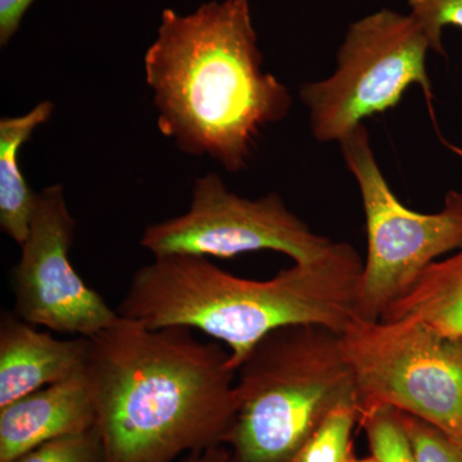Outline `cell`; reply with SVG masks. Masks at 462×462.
<instances>
[{
	"instance_id": "cell-1",
	"label": "cell",
	"mask_w": 462,
	"mask_h": 462,
	"mask_svg": "<svg viewBox=\"0 0 462 462\" xmlns=\"http://www.w3.org/2000/svg\"><path fill=\"white\" fill-rule=\"evenodd\" d=\"M84 373L103 462H173L225 446L236 415L229 351L123 316L91 337Z\"/></svg>"
},
{
	"instance_id": "cell-2",
	"label": "cell",
	"mask_w": 462,
	"mask_h": 462,
	"mask_svg": "<svg viewBox=\"0 0 462 462\" xmlns=\"http://www.w3.org/2000/svg\"><path fill=\"white\" fill-rule=\"evenodd\" d=\"M263 63L248 0H215L188 16L165 9L144 56L161 134L182 153L242 171L261 132L291 107Z\"/></svg>"
},
{
	"instance_id": "cell-3",
	"label": "cell",
	"mask_w": 462,
	"mask_h": 462,
	"mask_svg": "<svg viewBox=\"0 0 462 462\" xmlns=\"http://www.w3.org/2000/svg\"><path fill=\"white\" fill-rule=\"evenodd\" d=\"M363 267L346 242L269 281L239 278L209 258L167 254L134 273L117 312L151 329L202 331L226 346L236 370L260 340L281 328L318 325L342 334L355 316Z\"/></svg>"
},
{
	"instance_id": "cell-4",
	"label": "cell",
	"mask_w": 462,
	"mask_h": 462,
	"mask_svg": "<svg viewBox=\"0 0 462 462\" xmlns=\"http://www.w3.org/2000/svg\"><path fill=\"white\" fill-rule=\"evenodd\" d=\"M236 394L231 462L291 461L334 410L356 403L340 334L318 325L272 331L236 369Z\"/></svg>"
},
{
	"instance_id": "cell-5",
	"label": "cell",
	"mask_w": 462,
	"mask_h": 462,
	"mask_svg": "<svg viewBox=\"0 0 462 462\" xmlns=\"http://www.w3.org/2000/svg\"><path fill=\"white\" fill-rule=\"evenodd\" d=\"M358 413L391 407L462 446V338L419 319L364 320L340 334Z\"/></svg>"
},
{
	"instance_id": "cell-6",
	"label": "cell",
	"mask_w": 462,
	"mask_h": 462,
	"mask_svg": "<svg viewBox=\"0 0 462 462\" xmlns=\"http://www.w3.org/2000/svg\"><path fill=\"white\" fill-rule=\"evenodd\" d=\"M339 144L346 167L360 189L366 221L367 256L355 315L380 320L431 263L462 248V193L448 191L443 208L434 214L412 211L389 187L365 125Z\"/></svg>"
},
{
	"instance_id": "cell-7",
	"label": "cell",
	"mask_w": 462,
	"mask_h": 462,
	"mask_svg": "<svg viewBox=\"0 0 462 462\" xmlns=\"http://www.w3.org/2000/svg\"><path fill=\"white\" fill-rule=\"evenodd\" d=\"M430 51V39L411 14L384 8L352 23L337 54L336 71L300 89L315 138L342 142L365 118L396 107L411 85L433 98Z\"/></svg>"
},
{
	"instance_id": "cell-8",
	"label": "cell",
	"mask_w": 462,
	"mask_h": 462,
	"mask_svg": "<svg viewBox=\"0 0 462 462\" xmlns=\"http://www.w3.org/2000/svg\"><path fill=\"white\" fill-rule=\"evenodd\" d=\"M141 245L153 257L167 254L233 258L248 252L275 251L293 263H311L324 256L334 242L319 236L270 193L243 199L227 189L217 173L194 182L189 209L148 225Z\"/></svg>"
},
{
	"instance_id": "cell-9",
	"label": "cell",
	"mask_w": 462,
	"mask_h": 462,
	"mask_svg": "<svg viewBox=\"0 0 462 462\" xmlns=\"http://www.w3.org/2000/svg\"><path fill=\"white\" fill-rule=\"evenodd\" d=\"M76 226L62 185L39 191L29 236L11 273L12 311L36 327L91 338L120 315L72 266Z\"/></svg>"
},
{
	"instance_id": "cell-10",
	"label": "cell",
	"mask_w": 462,
	"mask_h": 462,
	"mask_svg": "<svg viewBox=\"0 0 462 462\" xmlns=\"http://www.w3.org/2000/svg\"><path fill=\"white\" fill-rule=\"evenodd\" d=\"M97 412L84 369L0 407V462L96 427Z\"/></svg>"
},
{
	"instance_id": "cell-11",
	"label": "cell",
	"mask_w": 462,
	"mask_h": 462,
	"mask_svg": "<svg viewBox=\"0 0 462 462\" xmlns=\"http://www.w3.org/2000/svg\"><path fill=\"white\" fill-rule=\"evenodd\" d=\"M90 338L57 339L18 318L0 315V407L84 369Z\"/></svg>"
},
{
	"instance_id": "cell-12",
	"label": "cell",
	"mask_w": 462,
	"mask_h": 462,
	"mask_svg": "<svg viewBox=\"0 0 462 462\" xmlns=\"http://www.w3.org/2000/svg\"><path fill=\"white\" fill-rule=\"evenodd\" d=\"M50 100L32 111L0 120V229L18 245L27 239L38 193H33L20 169V149L32 133L53 115Z\"/></svg>"
},
{
	"instance_id": "cell-13",
	"label": "cell",
	"mask_w": 462,
	"mask_h": 462,
	"mask_svg": "<svg viewBox=\"0 0 462 462\" xmlns=\"http://www.w3.org/2000/svg\"><path fill=\"white\" fill-rule=\"evenodd\" d=\"M419 319L446 336L462 338V248L431 263L380 320Z\"/></svg>"
},
{
	"instance_id": "cell-14",
	"label": "cell",
	"mask_w": 462,
	"mask_h": 462,
	"mask_svg": "<svg viewBox=\"0 0 462 462\" xmlns=\"http://www.w3.org/2000/svg\"><path fill=\"white\" fill-rule=\"evenodd\" d=\"M358 419L357 404H342L321 422L289 462H348L355 455L352 433Z\"/></svg>"
},
{
	"instance_id": "cell-15",
	"label": "cell",
	"mask_w": 462,
	"mask_h": 462,
	"mask_svg": "<svg viewBox=\"0 0 462 462\" xmlns=\"http://www.w3.org/2000/svg\"><path fill=\"white\" fill-rule=\"evenodd\" d=\"M358 424L378 462H418L397 410L379 407L361 413Z\"/></svg>"
},
{
	"instance_id": "cell-16",
	"label": "cell",
	"mask_w": 462,
	"mask_h": 462,
	"mask_svg": "<svg viewBox=\"0 0 462 462\" xmlns=\"http://www.w3.org/2000/svg\"><path fill=\"white\" fill-rule=\"evenodd\" d=\"M12 462H103V447L94 427L42 443Z\"/></svg>"
},
{
	"instance_id": "cell-17",
	"label": "cell",
	"mask_w": 462,
	"mask_h": 462,
	"mask_svg": "<svg viewBox=\"0 0 462 462\" xmlns=\"http://www.w3.org/2000/svg\"><path fill=\"white\" fill-rule=\"evenodd\" d=\"M404 430L418 462H462V446L433 425L400 412Z\"/></svg>"
},
{
	"instance_id": "cell-18",
	"label": "cell",
	"mask_w": 462,
	"mask_h": 462,
	"mask_svg": "<svg viewBox=\"0 0 462 462\" xmlns=\"http://www.w3.org/2000/svg\"><path fill=\"white\" fill-rule=\"evenodd\" d=\"M410 14L424 30L433 51L445 54L443 30L447 26L462 30V0H409Z\"/></svg>"
},
{
	"instance_id": "cell-19",
	"label": "cell",
	"mask_w": 462,
	"mask_h": 462,
	"mask_svg": "<svg viewBox=\"0 0 462 462\" xmlns=\"http://www.w3.org/2000/svg\"><path fill=\"white\" fill-rule=\"evenodd\" d=\"M33 0H0V44L5 47L17 32Z\"/></svg>"
},
{
	"instance_id": "cell-20",
	"label": "cell",
	"mask_w": 462,
	"mask_h": 462,
	"mask_svg": "<svg viewBox=\"0 0 462 462\" xmlns=\"http://www.w3.org/2000/svg\"><path fill=\"white\" fill-rule=\"evenodd\" d=\"M181 462H231V460L226 446H216L187 455L182 457Z\"/></svg>"
},
{
	"instance_id": "cell-21",
	"label": "cell",
	"mask_w": 462,
	"mask_h": 462,
	"mask_svg": "<svg viewBox=\"0 0 462 462\" xmlns=\"http://www.w3.org/2000/svg\"><path fill=\"white\" fill-rule=\"evenodd\" d=\"M348 462H378L375 457H374L373 455L367 456V457H356V456H352L351 458H349Z\"/></svg>"
}]
</instances>
